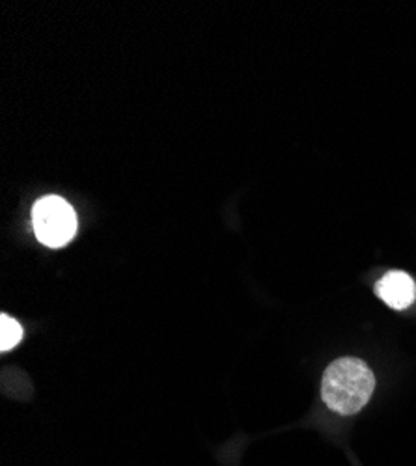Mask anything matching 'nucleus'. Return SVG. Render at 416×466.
Here are the masks:
<instances>
[{
	"mask_svg": "<svg viewBox=\"0 0 416 466\" xmlns=\"http://www.w3.org/2000/svg\"><path fill=\"white\" fill-rule=\"evenodd\" d=\"M375 377L370 366L359 359L332 362L321 380V396L327 407L338 414H357L370 401Z\"/></svg>",
	"mask_w": 416,
	"mask_h": 466,
	"instance_id": "nucleus-1",
	"label": "nucleus"
},
{
	"mask_svg": "<svg viewBox=\"0 0 416 466\" xmlns=\"http://www.w3.org/2000/svg\"><path fill=\"white\" fill-rule=\"evenodd\" d=\"M32 224L37 239L51 248H58L75 238L77 215L66 200L46 197L36 202L32 209Z\"/></svg>",
	"mask_w": 416,
	"mask_h": 466,
	"instance_id": "nucleus-2",
	"label": "nucleus"
},
{
	"mask_svg": "<svg viewBox=\"0 0 416 466\" xmlns=\"http://www.w3.org/2000/svg\"><path fill=\"white\" fill-rule=\"evenodd\" d=\"M375 293L394 309L409 308L416 299L414 280L403 270H392L375 286Z\"/></svg>",
	"mask_w": 416,
	"mask_h": 466,
	"instance_id": "nucleus-3",
	"label": "nucleus"
},
{
	"mask_svg": "<svg viewBox=\"0 0 416 466\" xmlns=\"http://www.w3.org/2000/svg\"><path fill=\"white\" fill-rule=\"evenodd\" d=\"M0 332H3V336H0V349H3L5 353L10 351V349H14L23 339L21 325L6 314L0 316Z\"/></svg>",
	"mask_w": 416,
	"mask_h": 466,
	"instance_id": "nucleus-4",
	"label": "nucleus"
}]
</instances>
